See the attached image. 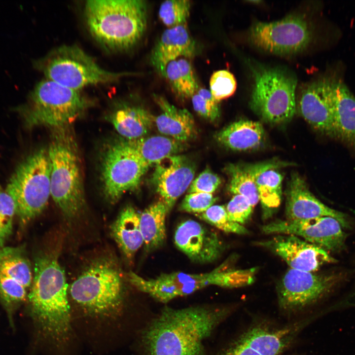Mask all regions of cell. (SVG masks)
Returning <instances> with one entry per match:
<instances>
[{"mask_svg": "<svg viewBox=\"0 0 355 355\" xmlns=\"http://www.w3.org/2000/svg\"><path fill=\"white\" fill-rule=\"evenodd\" d=\"M256 244L278 255L295 270L314 272L324 264L337 261L327 251L292 234H277Z\"/></svg>", "mask_w": 355, "mask_h": 355, "instance_id": "17", "label": "cell"}, {"mask_svg": "<svg viewBox=\"0 0 355 355\" xmlns=\"http://www.w3.org/2000/svg\"><path fill=\"white\" fill-rule=\"evenodd\" d=\"M195 215L203 221L226 233L246 235L249 233L243 225L230 219L225 206L213 205L207 210Z\"/></svg>", "mask_w": 355, "mask_h": 355, "instance_id": "33", "label": "cell"}, {"mask_svg": "<svg viewBox=\"0 0 355 355\" xmlns=\"http://www.w3.org/2000/svg\"><path fill=\"white\" fill-rule=\"evenodd\" d=\"M221 182L220 177L207 168L193 179L187 192L213 194L218 188Z\"/></svg>", "mask_w": 355, "mask_h": 355, "instance_id": "40", "label": "cell"}, {"mask_svg": "<svg viewBox=\"0 0 355 355\" xmlns=\"http://www.w3.org/2000/svg\"><path fill=\"white\" fill-rule=\"evenodd\" d=\"M73 300L88 313L106 316L117 311L122 303L123 284L114 261H94L71 284Z\"/></svg>", "mask_w": 355, "mask_h": 355, "instance_id": "9", "label": "cell"}, {"mask_svg": "<svg viewBox=\"0 0 355 355\" xmlns=\"http://www.w3.org/2000/svg\"><path fill=\"white\" fill-rule=\"evenodd\" d=\"M84 15L92 36L111 50L133 47L146 28L147 6L142 0H87Z\"/></svg>", "mask_w": 355, "mask_h": 355, "instance_id": "3", "label": "cell"}, {"mask_svg": "<svg viewBox=\"0 0 355 355\" xmlns=\"http://www.w3.org/2000/svg\"><path fill=\"white\" fill-rule=\"evenodd\" d=\"M302 319L280 327L266 323L252 325L217 355H280L308 323Z\"/></svg>", "mask_w": 355, "mask_h": 355, "instance_id": "14", "label": "cell"}, {"mask_svg": "<svg viewBox=\"0 0 355 355\" xmlns=\"http://www.w3.org/2000/svg\"><path fill=\"white\" fill-rule=\"evenodd\" d=\"M140 214L132 206H127L121 211L111 226L112 237L128 259L133 258L143 245Z\"/></svg>", "mask_w": 355, "mask_h": 355, "instance_id": "26", "label": "cell"}, {"mask_svg": "<svg viewBox=\"0 0 355 355\" xmlns=\"http://www.w3.org/2000/svg\"><path fill=\"white\" fill-rule=\"evenodd\" d=\"M153 99L161 110L154 119V124L161 134L183 143L196 136L195 121L187 109L176 107L159 95H153Z\"/></svg>", "mask_w": 355, "mask_h": 355, "instance_id": "22", "label": "cell"}, {"mask_svg": "<svg viewBox=\"0 0 355 355\" xmlns=\"http://www.w3.org/2000/svg\"><path fill=\"white\" fill-rule=\"evenodd\" d=\"M337 140L355 153V97L342 82L331 80Z\"/></svg>", "mask_w": 355, "mask_h": 355, "instance_id": "23", "label": "cell"}, {"mask_svg": "<svg viewBox=\"0 0 355 355\" xmlns=\"http://www.w3.org/2000/svg\"><path fill=\"white\" fill-rule=\"evenodd\" d=\"M31 268L23 247L4 246L0 248V276L13 279L27 288L33 282Z\"/></svg>", "mask_w": 355, "mask_h": 355, "instance_id": "30", "label": "cell"}, {"mask_svg": "<svg viewBox=\"0 0 355 355\" xmlns=\"http://www.w3.org/2000/svg\"><path fill=\"white\" fill-rule=\"evenodd\" d=\"M53 129L47 148L51 196L63 214L72 218L82 211L85 205L78 146L69 126Z\"/></svg>", "mask_w": 355, "mask_h": 355, "instance_id": "4", "label": "cell"}, {"mask_svg": "<svg viewBox=\"0 0 355 355\" xmlns=\"http://www.w3.org/2000/svg\"><path fill=\"white\" fill-rule=\"evenodd\" d=\"M298 108L302 117L316 132L337 140L331 80H319L305 86L300 93Z\"/></svg>", "mask_w": 355, "mask_h": 355, "instance_id": "16", "label": "cell"}, {"mask_svg": "<svg viewBox=\"0 0 355 355\" xmlns=\"http://www.w3.org/2000/svg\"><path fill=\"white\" fill-rule=\"evenodd\" d=\"M148 167L140 159L127 140L115 141L106 148L102 161L103 192L111 204L137 188Z\"/></svg>", "mask_w": 355, "mask_h": 355, "instance_id": "11", "label": "cell"}, {"mask_svg": "<svg viewBox=\"0 0 355 355\" xmlns=\"http://www.w3.org/2000/svg\"><path fill=\"white\" fill-rule=\"evenodd\" d=\"M256 272L257 269L254 268L226 270L220 266L203 274L177 272L162 274L153 279H144L131 271L127 273L126 277L140 291L166 303L210 285L234 288L250 284L255 280Z\"/></svg>", "mask_w": 355, "mask_h": 355, "instance_id": "5", "label": "cell"}, {"mask_svg": "<svg viewBox=\"0 0 355 355\" xmlns=\"http://www.w3.org/2000/svg\"><path fill=\"white\" fill-rule=\"evenodd\" d=\"M191 99L194 110L200 116L211 121L219 117V102L213 97L210 90L205 88L198 89Z\"/></svg>", "mask_w": 355, "mask_h": 355, "instance_id": "37", "label": "cell"}, {"mask_svg": "<svg viewBox=\"0 0 355 355\" xmlns=\"http://www.w3.org/2000/svg\"><path fill=\"white\" fill-rule=\"evenodd\" d=\"M127 141L140 159L148 168L168 157L178 154L184 146L183 142L164 136L143 137Z\"/></svg>", "mask_w": 355, "mask_h": 355, "instance_id": "28", "label": "cell"}, {"mask_svg": "<svg viewBox=\"0 0 355 355\" xmlns=\"http://www.w3.org/2000/svg\"><path fill=\"white\" fill-rule=\"evenodd\" d=\"M286 220L294 221L330 216L336 219L343 228L351 224L347 215L332 209L317 199L310 191L304 179L292 174L286 192Z\"/></svg>", "mask_w": 355, "mask_h": 355, "instance_id": "20", "label": "cell"}, {"mask_svg": "<svg viewBox=\"0 0 355 355\" xmlns=\"http://www.w3.org/2000/svg\"><path fill=\"white\" fill-rule=\"evenodd\" d=\"M174 242L190 260L200 263L216 260L224 249L218 234L195 220L189 219L177 227Z\"/></svg>", "mask_w": 355, "mask_h": 355, "instance_id": "19", "label": "cell"}, {"mask_svg": "<svg viewBox=\"0 0 355 355\" xmlns=\"http://www.w3.org/2000/svg\"><path fill=\"white\" fill-rule=\"evenodd\" d=\"M50 171L48 149L42 148L22 161L11 176L5 191L22 224L30 222L46 207L51 196Z\"/></svg>", "mask_w": 355, "mask_h": 355, "instance_id": "7", "label": "cell"}, {"mask_svg": "<svg viewBox=\"0 0 355 355\" xmlns=\"http://www.w3.org/2000/svg\"><path fill=\"white\" fill-rule=\"evenodd\" d=\"M109 119L124 139L133 140L145 137L154 124V116L142 107L122 106L115 109Z\"/></svg>", "mask_w": 355, "mask_h": 355, "instance_id": "27", "label": "cell"}, {"mask_svg": "<svg viewBox=\"0 0 355 355\" xmlns=\"http://www.w3.org/2000/svg\"><path fill=\"white\" fill-rule=\"evenodd\" d=\"M93 101L80 90L45 78L30 92L28 102L16 108L28 127L53 129L69 126L90 107Z\"/></svg>", "mask_w": 355, "mask_h": 355, "instance_id": "6", "label": "cell"}, {"mask_svg": "<svg viewBox=\"0 0 355 355\" xmlns=\"http://www.w3.org/2000/svg\"><path fill=\"white\" fill-rule=\"evenodd\" d=\"M247 36L249 42L258 48L276 55H289L308 47L312 32L303 16L294 14L271 22L256 21Z\"/></svg>", "mask_w": 355, "mask_h": 355, "instance_id": "12", "label": "cell"}, {"mask_svg": "<svg viewBox=\"0 0 355 355\" xmlns=\"http://www.w3.org/2000/svg\"><path fill=\"white\" fill-rule=\"evenodd\" d=\"M16 208L11 196L0 184V224L12 230Z\"/></svg>", "mask_w": 355, "mask_h": 355, "instance_id": "41", "label": "cell"}, {"mask_svg": "<svg viewBox=\"0 0 355 355\" xmlns=\"http://www.w3.org/2000/svg\"><path fill=\"white\" fill-rule=\"evenodd\" d=\"M26 287L18 282L0 276V299L10 316L27 296Z\"/></svg>", "mask_w": 355, "mask_h": 355, "instance_id": "35", "label": "cell"}, {"mask_svg": "<svg viewBox=\"0 0 355 355\" xmlns=\"http://www.w3.org/2000/svg\"><path fill=\"white\" fill-rule=\"evenodd\" d=\"M11 233V230L0 224V248L4 247V244Z\"/></svg>", "mask_w": 355, "mask_h": 355, "instance_id": "42", "label": "cell"}, {"mask_svg": "<svg viewBox=\"0 0 355 355\" xmlns=\"http://www.w3.org/2000/svg\"><path fill=\"white\" fill-rule=\"evenodd\" d=\"M338 276L289 269L277 286L280 308L293 313L313 306L324 298L338 281Z\"/></svg>", "mask_w": 355, "mask_h": 355, "instance_id": "13", "label": "cell"}, {"mask_svg": "<svg viewBox=\"0 0 355 355\" xmlns=\"http://www.w3.org/2000/svg\"><path fill=\"white\" fill-rule=\"evenodd\" d=\"M225 171L229 177V191L247 198L254 207L259 201L255 177L247 165L230 164Z\"/></svg>", "mask_w": 355, "mask_h": 355, "instance_id": "32", "label": "cell"}, {"mask_svg": "<svg viewBox=\"0 0 355 355\" xmlns=\"http://www.w3.org/2000/svg\"><path fill=\"white\" fill-rule=\"evenodd\" d=\"M169 213L161 200L149 206L140 214V228L146 250L157 248L165 242L166 218Z\"/></svg>", "mask_w": 355, "mask_h": 355, "instance_id": "29", "label": "cell"}, {"mask_svg": "<svg viewBox=\"0 0 355 355\" xmlns=\"http://www.w3.org/2000/svg\"><path fill=\"white\" fill-rule=\"evenodd\" d=\"M229 308H166L142 332L143 355H205L204 343L229 315Z\"/></svg>", "mask_w": 355, "mask_h": 355, "instance_id": "1", "label": "cell"}, {"mask_svg": "<svg viewBox=\"0 0 355 355\" xmlns=\"http://www.w3.org/2000/svg\"><path fill=\"white\" fill-rule=\"evenodd\" d=\"M195 48V43L186 24L167 28L153 47L150 62L162 75L169 63L181 57L192 56Z\"/></svg>", "mask_w": 355, "mask_h": 355, "instance_id": "21", "label": "cell"}, {"mask_svg": "<svg viewBox=\"0 0 355 355\" xmlns=\"http://www.w3.org/2000/svg\"><path fill=\"white\" fill-rule=\"evenodd\" d=\"M229 217L241 225L250 217L253 207L248 200L240 195H234L225 206Z\"/></svg>", "mask_w": 355, "mask_h": 355, "instance_id": "39", "label": "cell"}, {"mask_svg": "<svg viewBox=\"0 0 355 355\" xmlns=\"http://www.w3.org/2000/svg\"><path fill=\"white\" fill-rule=\"evenodd\" d=\"M217 198L213 194L205 193H188L183 199L179 206L180 211L193 213H201L214 205Z\"/></svg>", "mask_w": 355, "mask_h": 355, "instance_id": "38", "label": "cell"}, {"mask_svg": "<svg viewBox=\"0 0 355 355\" xmlns=\"http://www.w3.org/2000/svg\"><path fill=\"white\" fill-rule=\"evenodd\" d=\"M265 234H292L324 250L339 252L345 247L346 234L335 218L323 216L306 220H277L263 225Z\"/></svg>", "mask_w": 355, "mask_h": 355, "instance_id": "15", "label": "cell"}, {"mask_svg": "<svg viewBox=\"0 0 355 355\" xmlns=\"http://www.w3.org/2000/svg\"><path fill=\"white\" fill-rule=\"evenodd\" d=\"M253 174L261 203L262 218H270L279 208L282 197L283 177L278 171V162L257 163Z\"/></svg>", "mask_w": 355, "mask_h": 355, "instance_id": "24", "label": "cell"}, {"mask_svg": "<svg viewBox=\"0 0 355 355\" xmlns=\"http://www.w3.org/2000/svg\"><path fill=\"white\" fill-rule=\"evenodd\" d=\"M32 284L29 299L34 320L54 341H66L71 332L68 285L56 251L36 257Z\"/></svg>", "mask_w": 355, "mask_h": 355, "instance_id": "2", "label": "cell"}, {"mask_svg": "<svg viewBox=\"0 0 355 355\" xmlns=\"http://www.w3.org/2000/svg\"><path fill=\"white\" fill-rule=\"evenodd\" d=\"M209 85L211 94L219 102L232 96L237 88L234 75L225 70L213 72L210 77Z\"/></svg>", "mask_w": 355, "mask_h": 355, "instance_id": "36", "label": "cell"}, {"mask_svg": "<svg viewBox=\"0 0 355 355\" xmlns=\"http://www.w3.org/2000/svg\"><path fill=\"white\" fill-rule=\"evenodd\" d=\"M162 75L168 81L174 92L180 98H191L198 89L191 63L185 58L169 63Z\"/></svg>", "mask_w": 355, "mask_h": 355, "instance_id": "31", "label": "cell"}, {"mask_svg": "<svg viewBox=\"0 0 355 355\" xmlns=\"http://www.w3.org/2000/svg\"><path fill=\"white\" fill-rule=\"evenodd\" d=\"M34 64L45 78L76 90L90 85L113 82L126 74L103 69L75 45L57 47Z\"/></svg>", "mask_w": 355, "mask_h": 355, "instance_id": "8", "label": "cell"}, {"mask_svg": "<svg viewBox=\"0 0 355 355\" xmlns=\"http://www.w3.org/2000/svg\"><path fill=\"white\" fill-rule=\"evenodd\" d=\"M195 171L194 162L180 154L168 157L155 165L151 181L169 212L177 200L188 190Z\"/></svg>", "mask_w": 355, "mask_h": 355, "instance_id": "18", "label": "cell"}, {"mask_svg": "<svg viewBox=\"0 0 355 355\" xmlns=\"http://www.w3.org/2000/svg\"><path fill=\"white\" fill-rule=\"evenodd\" d=\"M295 77L277 69L256 72L250 106L263 120L272 124L289 121L296 110Z\"/></svg>", "mask_w": 355, "mask_h": 355, "instance_id": "10", "label": "cell"}, {"mask_svg": "<svg viewBox=\"0 0 355 355\" xmlns=\"http://www.w3.org/2000/svg\"><path fill=\"white\" fill-rule=\"evenodd\" d=\"M215 138L228 148L245 151L260 147L265 142V133L259 122L240 120L220 130Z\"/></svg>", "mask_w": 355, "mask_h": 355, "instance_id": "25", "label": "cell"}, {"mask_svg": "<svg viewBox=\"0 0 355 355\" xmlns=\"http://www.w3.org/2000/svg\"><path fill=\"white\" fill-rule=\"evenodd\" d=\"M191 5L189 0L164 1L159 6V18L168 28L185 25L189 16Z\"/></svg>", "mask_w": 355, "mask_h": 355, "instance_id": "34", "label": "cell"}]
</instances>
